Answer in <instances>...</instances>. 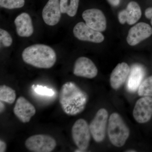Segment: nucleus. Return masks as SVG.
<instances>
[{
    "instance_id": "412c9836",
    "label": "nucleus",
    "mask_w": 152,
    "mask_h": 152,
    "mask_svg": "<svg viewBox=\"0 0 152 152\" xmlns=\"http://www.w3.org/2000/svg\"><path fill=\"white\" fill-rule=\"evenodd\" d=\"M25 0H0L1 7L12 10L23 7L24 6Z\"/></svg>"
},
{
    "instance_id": "4468645a",
    "label": "nucleus",
    "mask_w": 152,
    "mask_h": 152,
    "mask_svg": "<svg viewBox=\"0 0 152 152\" xmlns=\"http://www.w3.org/2000/svg\"><path fill=\"white\" fill-rule=\"evenodd\" d=\"M141 16V10L138 4L135 1H131L128 4L126 8L120 12L119 21L121 24L126 23L129 25L134 24Z\"/></svg>"
},
{
    "instance_id": "1a4fd4ad",
    "label": "nucleus",
    "mask_w": 152,
    "mask_h": 152,
    "mask_svg": "<svg viewBox=\"0 0 152 152\" xmlns=\"http://www.w3.org/2000/svg\"><path fill=\"white\" fill-rule=\"evenodd\" d=\"M82 17L86 23L90 27L99 32L104 31L106 30V18L100 10L96 9L87 10L83 12Z\"/></svg>"
},
{
    "instance_id": "b1692460",
    "label": "nucleus",
    "mask_w": 152,
    "mask_h": 152,
    "mask_svg": "<svg viewBox=\"0 0 152 152\" xmlns=\"http://www.w3.org/2000/svg\"><path fill=\"white\" fill-rule=\"evenodd\" d=\"M145 15L147 18L151 19V24L152 26V7L148 8L146 10Z\"/></svg>"
},
{
    "instance_id": "9b49d317",
    "label": "nucleus",
    "mask_w": 152,
    "mask_h": 152,
    "mask_svg": "<svg viewBox=\"0 0 152 152\" xmlns=\"http://www.w3.org/2000/svg\"><path fill=\"white\" fill-rule=\"evenodd\" d=\"M73 73L77 77L93 79L97 75L98 69L91 60L86 57H81L76 60Z\"/></svg>"
},
{
    "instance_id": "39448f33",
    "label": "nucleus",
    "mask_w": 152,
    "mask_h": 152,
    "mask_svg": "<svg viewBox=\"0 0 152 152\" xmlns=\"http://www.w3.org/2000/svg\"><path fill=\"white\" fill-rule=\"evenodd\" d=\"M26 148L34 152H50L56 146V141L51 136L34 135L28 138L25 143Z\"/></svg>"
},
{
    "instance_id": "ddd939ff",
    "label": "nucleus",
    "mask_w": 152,
    "mask_h": 152,
    "mask_svg": "<svg viewBox=\"0 0 152 152\" xmlns=\"http://www.w3.org/2000/svg\"><path fill=\"white\" fill-rule=\"evenodd\" d=\"M61 13L59 0H49L43 10L42 16L46 24L53 26L59 22Z\"/></svg>"
},
{
    "instance_id": "dca6fc26",
    "label": "nucleus",
    "mask_w": 152,
    "mask_h": 152,
    "mask_svg": "<svg viewBox=\"0 0 152 152\" xmlns=\"http://www.w3.org/2000/svg\"><path fill=\"white\" fill-rule=\"evenodd\" d=\"M17 34L21 37H28L34 32L32 22L29 14L22 13L16 18L15 20Z\"/></svg>"
},
{
    "instance_id": "aec40b11",
    "label": "nucleus",
    "mask_w": 152,
    "mask_h": 152,
    "mask_svg": "<svg viewBox=\"0 0 152 152\" xmlns=\"http://www.w3.org/2000/svg\"><path fill=\"white\" fill-rule=\"evenodd\" d=\"M138 94L140 96H152V76L142 82L139 87Z\"/></svg>"
},
{
    "instance_id": "a878e982",
    "label": "nucleus",
    "mask_w": 152,
    "mask_h": 152,
    "mask_svg": "<svg viewBox=\"0 0 152 152\" xmlns=\"http://www.w3.org/2000/svg\"><path fill=\"white\" fill-rule=\"evenodd\" d=\"M120 1L121 0H107L110 4L114 7H116L118 5L120 4Z\"/></svg>"
},
{
    "instance_id": "4be33fe9",
    "label": "nucleus",
    "mask_w": 152,
    "mask_h": 152,
    "mask_svg": "<svg viewBox=\"0 0 152 152\" xmlns=\"http://www.w3.org/2000/svg\"><path fill=\"white\" fill-rule=\"evenodd\" d=\"M0 40L4 46H10L12 43V39L10 34L5 30L0 29Z\"/></svg>"
},
{
    "instance_id": "f03ea898",
    "label": "nucleus",
    "mask_w": 152,
    "mask_h": 152,
    "mask_svg": "<svg viewBox=\"0 0 152 152\" xmlns=\"http://www.w3.org/2000/svg\"><path fill=\"white\" fill-rule=\"evenodd\" d=\"M24 61L28 64L41 69H50L56 61V52L50 47L37 44L26 48L22 53Z\"/></svg>"
},
{
    "instance_id": "6e6552de",
    "label": "nucleus",
    "mask_w": 152,
    "mask_h": 152,
    "mask_svg": "<svg viewBox=\"0 0 152 152\" xmlns=\"http://www.w3.org/2000/svg\"><path fill=\"white\" fill-rule=\"evenodd\" d=\"M133 116L140 124L148 122L152 117V98L143 96L139 99L135 105Z\"/></svg>"
},
{
    "instance_id": "f257e3e1",
    "label": "nucleus",
    "mask_w": 152,
    "mask_h": 152,
    "mask_svg": "<svg viewBox=\"0 0 152 152\" xmlns=\"http://www.w3.org/2000/svg\"><path fill=\"white\" fill-rule=\"evenodd\" d=\"M88 101L86 93L74 82H66L61 88L60 104L63 111L69 115H76L82 113Z\"/></svg>"
},
{
    "instance_id": "9d476101",
    "label": "nucleus",
    "mask_w": 152,
    "mask_h": 152,
    "mask_svg": "<svg viewBox=\"0 0 152 152\" xmlns=\"http://www.w3.org/2000/svg\"><path fill=\"white\" fill-rule=\"evenodd\" d=\"M152 34V28L149 25L141 22L134 26L129 31L127 42L132 46H135Z\"/></svg>"
},
{
    "instance_id": "7ed1b4c3",
    "label": "nucleus",
    "mask_w": 152,
    "mask_h": 152,
    "mask_svg": "<svg viewBox=\"0 0 152 152\" xmlns=\"http://www.w3.org/2000/svg\"><path fill=\"white\" fill-rule=\"evenodd\" d=\"M107 132L111 142L117 147L124 146L130 134L129 127L119 114L115 113L109 118Z\"/></svg>"
},
{
    "instance_id": "0eeeda50",
    "label": "nucleus",
    "mask_w": 152,
    "mask_h": 152,
    "mask_svg": "<svg viewBox=\"0 0 152 152\" xmlns=\"http://www.w3.org/2000/svg\"><path fill=\"white\" fill-rule=\"evenodd\" d=\"M73 34L75 37L80 40L95 43H100L104 39V37L101 32L90 27L83 22H79L75 26Z\"/></svg>"
},
{
    "instance_id": "6ab92c4d",
    "label": "nucleus",
    "mask_w": 152,
    "mask_h": 152,
    "mask_svg": "<svg viewBox=\"0 0 152 152\" xmlns=\"http://www.w3.org/2000/svg\"><path fill=\"white\" fill-rule=\"evenodd\" d=\"M16 91L10 87L3 85L0 87V100L7 103L12 104L15 100Z\"/></svg>"
},
{
    "instance_id": "a211bd4d",
    "label": "nucleus",
    "mask_w": 152,
    "mask_h": 152,
    "mask_svg": "<svg viewBox=\"0 0 152 152\" xmlns=\"http://www.w3.org/2000/svg\"><path fill=\"white\" fill-rule=\"evenodd\" d=\"M80 0H60V7L62 13L67 14L73 17L77 13Z\"/></svg>"
},
{
    "instance_id": "f3484780",
    "label": "nucleus",
    "mask_w": 152,
    "mask_h": 152,
    "mask_svg": "<svg viewBox=\"0 0 152 152\" xmlns=\"http://www.w3.org/2000/svg\"><path fill=\"white\" fill-rule=\"evenodd\" d=\"M145 69L138 64L133 66L130 69L127 83V88L130 92H135L139 88L145 77Z\"/></svg>"
},
{
    "instance_id": "2eb2a0df",
    "label": "nucleus",
    "mask_w": 152,
    "mask_h": 152,
    "mask_svg": "<svg viewBox=\"0 0 152 152\" xmlns=\"http://www.w3.org/2000/svg\"><path fill=\"white\" fill-rule=\"evenodd\" d=\"M130 69L126 63L123 62L117 65L113 70L110 77V83L113 89H118L124 83L129 75Z\"/></svg>"
},
{
    "instance_id": "20e7f679",
    "label": "nucleus",
    "mask_w": 152,
    "mask_h": 152,
    "mask_svg": "<svg viewBox=\"0 0 152 152\" xmlns=\"http://www.w3.org/2000/svg\"><path fill=\"white\" fill-rule=\"evenodd\" d=\"M72 137L78 148L77 152H84L89 145L91 132L90 127L86 120L80 119L74 124L72 129Z\"/></svg>"
},
{
    "instance_id": "f8f14e48",
    "label": "nucleus",
    "mask_w": 152,
    "mask_h": 152,
    "mask_svg": "<svg viewBox=\"0 0 152 152\" xmlns=\"http://www.w3.org/2000/svg\"><path fill=\"white\" fill-rule=\"evenodd\" d=\"M14 113L22 122L27 123L30 122L32 117L34 115L36 110L32 104L26 98L20 96L16 101Z\"/></svg>"
},
{
    "instance_id": "5701e85b",
    "label": "nucleus",
    "mask_w": 152,
    "mask_h": 152,
    "mask_svg": "<svg viewBox=\"0 0 152 152\" xmlns=\"http://www.w3.org/2000/svg\"><path fill=\"white\" fill-rule=\"evenodd\" d=\"M33 89L37 94L45 96H52L54 94V91L51 89H49L46 87H43L40 85H33Z\"/></svg>"
},
{
    "instance_id": "423d86ee",
    "label": "nucleus",
    "mask_w": 152,
    "mask_h": 152,
    "mask_svg": "<svg viewBox=\"0 0 152 152\" xmlns=\"http://www.w3.org/2000/svg\"><path fill=\"white\" fill-rule=\"evenodd\" d=\"M108 113L106 109L99 110L89 125L91 134L97 142H101L105 137Z\"/></svg>"
},
{
    "instance_id": "393cba45",
    "label": "nucleus",
    "mask_w": 152,
    "mask_h": 152,
    "mask_svg": "<svg viewBox=\"0 0 152 152\" xmlns=\"http://www.w3.org/2000/svg\"><path fill=\"white\" fill-rule=\"evenodd\" d=\"M7 149V144L1 140L0 141V152H6Z\"/></svg>"
}]
</instances>
